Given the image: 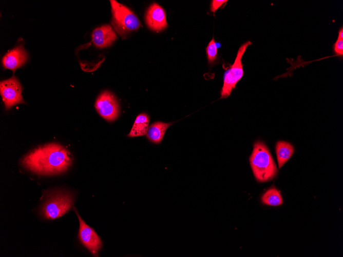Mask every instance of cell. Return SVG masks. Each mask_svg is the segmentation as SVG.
Returning a JSON list of instances; mask_svg holds the SVG:
<instances>
[{
	"label": "cell",
	"mask_w": 343,
	"mask_h": 257,
	"mask_svg": "<svg viewBox=\"0 0 343 257\" xmlns=\"http://www.w3.org/2000/svg\"><path fill=\"white\" fill-rule=\"evenodd\" d=\"M261 201L265 205L274 206L280 205L283 203L280 191L275 187L268 189L262 196Z\"/></svg>",
	"instance_id": "15"
},
{
	"label": "cell",
	"mask_w": 343,
	"mask_h": 257,
	"mask_svg": "<svg viewBox=\"0 0 343 257\" xmlns=\"http://www.w3.org/2000/svg\"><path fill=\"white\" fill-rule=\"evenodd\" d=\"M337 38L343 39V27H341L338 31Z\"/></svg>",
	"instance_id": "19"
},
{
	"label": "cell",
	"mask_w": 343,
	"mask_h": 257,
	"mask_svg": "<svg viewBox=\"0 0 343 257\" xmlns=\"http://www.w3.org/2000/svg\"><path fill=\"white\" fill-rule=\"evenodd\" d=\"M28 54L22 44L8 51L3 57V65L5 69L13 72L22 67L27 61Z\"/></svg>",
	"instance_id": "10"
},
{
	"label": "cell",
	"mask_w": 343,
	"mask_h": 257,
	"mask_svg": "<svg viewBox=\"0 0 343 257\" xmlns=\"http://www.w3.org/2000/svg\"><path fill=\"white\" fill-rule=\"evenodd\" d=\"M74 203L73 195L69 191L59 190L47 194L41 211L48 220L59 218L68 212Z\"/></svg>",
	"instance_id": "3"
},
{
	"label": "cell",
	"mask_w": 343,
	"mask_h": 257,
	"mask_svg": "<svg viewBox=\"0 0 343 257\" xmlns=\"http://www.w3.org/2000/svg\"><path fill=\"white\" fill-rule=\"evenodd\" d=\"M206 52L209 63H213L216 59L217 55V47L213 37L206 48Z\"/></svg>",
	"instance_id": "16"
},
{
	"label": "cell",
	"mask_w": 343,
	"mask_h": 257,
	"mask_svg": "<svg viewBox=\"0 0 343 257\" xmlns=\"http://www.w3.org/2000/svg\"><path fill=\"white\" fill-rule=\"evenodd\" d=\"M98 113L108 122H113L118 117L119 105L116 96L110 92L105 91L97 98L95 103Z\"/></svg>",
	"instance_id": "8"
},
{
	"label": "cell",
	"mask_w": 343,
	"mask_h": 257,
	"mask_svg": "<svg viewBox=\"0 0 343 257\" xmlns=\"http://www.w3.org/2000/svg\"><path fill=\"white\" fill-rule=\"evenodd\" d=\"M80 224L78 238L81 243L94 256H98L103 246V242L97 232L88 226L73 208Z\"/></svg>",
	"instance_id": "7"
},
{
	"label": "cell",
	"mask_w": 343,
	"mask_h": 257,
	"mask_svg": "<svg viewBox=\"0 0 343 257\" xmlns=\"http://www.w3.org/2000/svg\"><path fill=\"white\" fill-rule=\"evenodd\" d=\"M149 122V117L146 113L139 114L133 124L128 137H134L146 134Z\"/></svg>",
	"instance_id": "13"
},
{
	"label": "cell",
	"mask_w": 343,
	"mask_h": 257,
	"mask_svg": "<svg viewBox=\"0 0 343 257\" xmlns=\"http://www.w3.org/2000/svg\"><path fill=\"white\" fill-rule=\"evenodd\" d=\"M251 44V42L247 41L240 47L234 63L224 73L223 85L221 91V98H226L230 95L232 90L235 88L236 84L243 76L242 58L247 48Z\"/></svg>",
	"instance_id": "5"
},
{
	"label": "cell",
	"mask_w": 343,
	"mask_h": 257,
	"mask_svg": "<svg viewBox=\"0 0 343 257\" xmlns=\"http://www.w3.org/2000/svg\"><path fill=\"white\" fill-rule=\"evenodd\" d=\"M333 51L336 55L343 56V39H337L333 45Z\"/></svg>",
	"instance_id": "17"
},
{
	"label": "cell",
	"mask_w": 343,
	"mask_h": 257,
	"mask_svg": "<svg viewBox=\"0 0 343 257\" xmlns=\"http://www.w3.org/2000/svg\"><path fill=\"white\" fill-rule=\"evenodd\" d=\"M250 163L258 182L269 181L277 174L278 170L271 154L266 146L261 141L254 143Z\"/></svg>",
	"instance_id": "2"
},
{
	"label": "cell",
	"mask_w": 343,
	"mask_h": 257,
	"mask_svg": "<svg viewBox=\"0 0 343 257\" xmlns=\"http://www.w3.org/2000/svg\"><path fill=\"white\" fill-rule=\"evenodd\" d=\"M71 153L61 145L51 143L40 146L26 155L21 163L29 171L40 175L58 174L72 163Z\"/></svg>",
	"instance_id": "1"
},
{
	"label": "cell",
	"mask_w": 343,
	"mask_h": 257,
	"mask_svg": "<svg viewBox=\"0 0 343 257\" xmlns=\"http://www.w3.org/2000/svg\"><path fill=\"white\" fill-rule=\"evenodd\" d=\"M112 13V25L121 36L137 30L140 22L137 16L127 7L116 1H110Z\"/></svg>",
	"instance_id": "4"
},
{
	"label": "cell",
	"mask_w": 343,
	"mask_h": 257,
	"mask_svg": "<svg viewBox=\"0 0 343 257\" xmlns=\"http://www.w3.org/2000/svg\"><path fill=\"white\" fill-rule=\"evenodd\" d=\"M227 1L225 0H213L212 1L211 10L213 12H215L219 7H220L224 4L226 3Z\"/></svg>",
	"instance_id": "18"
},
{
	"label": "cell",
	"mask_w": 343,
	"mask_h": 257,
	"mask_svg": "<svg viewBox=\"0 0 343 257\" xmlns=\"http://www.w3.org/2000/svg\"><path fill=\"white\" fill-rule=\"evenodd\" d=\"M173 123H164L160 121L151 124L146 133L147 139L155 144L160 143L167 128Z\"/></svg>",
	"instance_id": "12"
},
{
	"label": "cell",
	"mask_w": 343,
	"mask_h": 257,
	"mask_svg": "<svg viewBox=\"0 0 343 257\" xmlns=\"http://www.w3.org/2000/svg\"><path fill=\"white\" fill-rule=\"evenodd\" d=\"M294 152L293 146L285 141H278L276 145V153L278 167L280 168L292 156Z\"/></svg>",
	"instance_id": "14"
},
{
	"label": "cell",
	"mask_w": 343,
	"mask_h": 257,
	"mask_svg": "<svg viewBox=\"0 0 343 257\" xmlns=\"http://www.w3.org/2000/svg\"><path fill=\"white\" fill-rule=\"evenodd\" d=\"M22 91V87L15 76L1 82L0 93L6 110L16 104L25 103Z\"/></svg>",
	"instance_id": "6"
},
{
	"label": "cell",
	"mask_w": 343,
	"mask_h": 257,
	"mask_svg": "<svg viewBox=\"0 0 343 257\" xmlns=\"http://www.w3.org/2000/svg\"><path fill=\"white\" fill-rule=\"evenodd\" d=\"M145 21L148 28L155 31H161L167 26L164 10L155 3L148 8Z\"/></svg>",
	"instance_id": "9"
},
{
	"label": "cell",
	"mask_w": 343,
	"mask_h": 257,
	"mask_svg": "<svg viewBox=\"0 0 343 257\" xmlns=\"http://www.w3.org/2000/svg\"><path fill=\"white\" fill-rule=\"evenodd\" d=\"M117 35L109 25H105L95 29L92 34L93 44L103 48L110 46L116 39Z\"/></svg>",
	"instance_id": "11"
}]
</instances>
